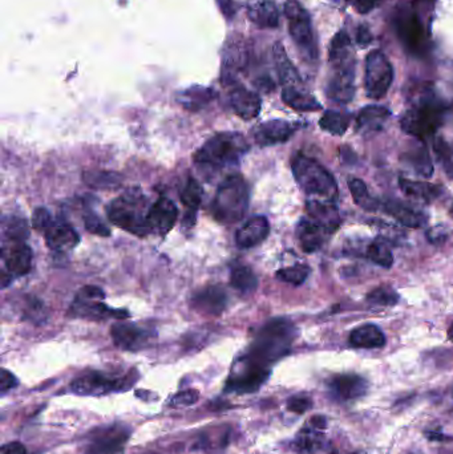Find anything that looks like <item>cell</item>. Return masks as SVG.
<instances>
[{
  "mask_svg": "<svg viewBox=\"0 0 453 454\" xmlns=\"http://www.w3.org/2000/svg\"><path fill=\"white\" fill-rule=\"evenodd\" d=\"M349 344L352 347L365 348V350L381 348L386 344V336L375 324H365V326L357 327L351 332Z\"/></svg>",
  "mask_w": 453,
  "mask_h": 454,
  "instance_id": "31",
  "label": "cell"
},
{
  "mask_svg": "<svg viewBox=\"0 0 453 454\" xmlns=\"http://www.w3.org/2000/svg\"><path fill=\"white\" fill-rule=\"evenodd\" d=\"M391 116L386 106L368 105L359 112L357 117V129L359 132H378Z\"/></svg>",
  "mask_w": 453,
  "mask_h": 454,
  "instance_id": "33",
  "label": "cell"
},
{
  "mask_svg": "<svg viewBox=\"0 0 453 454\" xmlns=\"http://www.w3.org/2000/svg\"><path fill=\"white\" fill-rule=\"evenodd\" d=\"M136 379V372L116 376V374L94 371L73 380L70 389L71 392L79 396H103L108 395V393L124 392V390L134 387Z\"/></svg>",
  "mask_w": 453,
  "mask_h": 454,
  "instance_id": "11",
  "label": "cell"
},
{
  "mask_svg": "<svg viewBox=\"0 0 453 454\" xmlns=\"http://www.w3.org/2000/svg\"><path fill=\"white\" fill-rule=\"evenodd\" d=\"M351 116L346 112L326 111L320 119L319 125L323 130L331 133V135H342L349 127Z\"/></svg>",
  "mask_w": 453,
  "mask_h": 454,
  "instance_id": "42",
  "label": "cell"
},
{
  "mask_svg": "<svg viewBox=\"0 0 453 454\" xmlns=\"http://www.w3.org/2000/svg\"><path fill=\"white\" fill-rule=\"evenodd\" d=\"M282 100L286 105L299 112H315L322 109V105L314 96L299 87L283 88Z\"/></svg>",
  "mask_w": 453,
  "mask_h": 454,
  "instance_id": "35",
  "label": "cell"
},
{
  "mask_svg": "<svg viewBox=\"0 0 453 454\" xmlns=\"http://www.w3.org/2000/svg\"><path fill=\"white\" fill-rule=\"evenodd\" d=\"M248 141L241 133H217L195 154V164L206 174H219L234 169L249 151Z\"/></svg>",
  "mask_w": 453,
  "mask_h": 454,
  "instance_id": "2",
  "label": "cell"
},
{
  "mask_svg": "<svg viewBox=\"0 0 453 454\" xmlns=\"http://www.w3.org/2000/svg\"><path fill=\"white\" fill-rule=\"evenodd\" d=\"M450 212H452V214H453V204H452V209H450Z\"/></svg>",
  "mask_w": 453,
  "mask_h": 454,
  "instance_id": "60",
  "label": "cell"
},
{
  "mask_svg": "<svg viewBox=\"0 0 453 454\" xmlns=\"http://www.w3.org/2000/svg\"><path fill=\"white\" fill-rule=\"evenodd\" d=\"M179 219V209L172 199L160 196L148 212L147 220L150 234L165 236Z\"/></svg>",
  "mask_w": 453,
  "mask_h": 454,
  "instance_id": "19",
  "label": "cell"
},
{
  "mask_svg": "<svg viewBox=\"0 0 453 454\" xmlns=\"http://www.w3.org/2000/svg\"><path fill=\"white\" fill-rule=\"evenodd\" d=\"M447 105L432 92L421 89L412 101V105L400 119V127L407 135L418 140L434 137V133L444 124Z\"/></svg>",
  "mask_w": 453,
  "mask_h": 454,
  "instance_id": "4",
  "label": "cell"
},
{
  "mask_svg": "<svg viewBox=\"0 0 453 454\" xmlns=\"http://www.w3.org/2000/svg\"><path fill=\"white\" fill-rule=\"evenodd\" d=\"M367 302L375 305H395L399 302V295L388 286L378 287L367 295Z\"/></svg>",
  "mask_w": 453,
  "mask_h": 454,
  "instance_id": "46",
  "label": "cell"
},
{
  "mask_svg": "<svg viewBox=\"0 0 453 454\" xmlns=\"http://www.w3.org/2000/svg\"><path fill=\"white\" fill-rule=\"evenodd\" d=\"M112 454H124L123 449H121V450L115 451V453Z\"/></svg>",
  "mask_w": 453,
  "mask_h": 454,
  "instance_id": "58",
  "label": "cell"
},
{
  "mask_svg": "<svg viewBox=\"0 0 453 454\" xmlns=\"http://www.w3.org/2000/svg\"><path fill=\"white\" fill-rule=\"evenodd\" d=\"M326 427L327 419L325 416H312L296 435L293 442L294 449L302 453L317 450L325 440Z\"/></svg>",
  "mask_w": 453,
  "mask_h": 454,
  "instance_id": "22",
  "label": "cell"
},
{
  "mask_svg": "<svg viewBox=\"0 0 453 454\" xmlns=\"http://www.w3.org/2000/svg\"><path fill=\"white\" fill-rule=\"evenodd\" d=\"M131 430L121 424L108 425L97 427L88 437L86 454H112L121 450L124 443L128 441Z\"/></svg>",
  "mask_w": 453,
  "mask_h": 454,
  "instance_id": "14",
  "label": "cell"
},
{
  "mask_svg": "<svg viewBox=\"0 0 453 454\" xmlns=\"http://www.w3.org/2000/svg\"><path fill=\"white\" fill-rule=\"evenodd\" d=\"M327 385L330 395L341 403L359 400L368 390L367 380L355 373L335 374L328 380Z\"/></svg>",
  "mask_w": 453,
  "mask_h": 454,
  "instance_id": "17",
  "label": "cell"
},
{
  "mask_svg": "<svg viewBox=\"0 0 453 454\" xmlns=\"http://www.w3.org/2000/svg\"><path fill=\"white\" fill-rule=\"evenodd\" d=\"M328 235L311 218H302L296 227V236L304 252H314L322 247L325 236Z\"/></svg>",
  "mask_w": 453,
  "mask_h": 454,
  "instance_id": "28",
  "label": "cell"
},
{
  "mask_svg": "<svg viewBox=\"0 0 453 454\" xmlns=\"http://www.w3.org/2000/svg\"><path fill=\"white\" fill-rule=\"evenodd\" d=\"M380 209L407 227L420 228L428 222V218L421 210L396 199H386L380 202Z\"/></svg>",
  "mask_w": 453,
  "mask_h": 454,
  "instance_id": "26",
  "label": "cell"
},
{
  "mask_svg": "<svg viewBox=\"0 0 453 454\" xmlns=\"http://www.w3.org/2000/svg\"><path fill=\"white\" fill-rule=\"evenodd\" d=\"M250 202V189L240 174H229L217 189L211 212L219 222L232 225L245 217Z\"/></svg>",
  "mask_w": 453,
  "mask_h": 454,
  "instance_id": "6",
  "label": "cell"
},
{
  "mask_svg": "<svg viewBox=\"0 0 453 454\" xmlns=\"http://www.w3.org/2000/svg\"><path fill=\"white\" fill-rule=\"evenodd\" d=\"M296 125L285 119H270L254 129V140L259 146H272L290 140Z\"/></svg>",
  "mask_w": 453,
  "mask_h": 454,
  "instance_id": "21",
  "label": "cell"
},
{
  "mask_svg": "<svg viewBox=\"0 0 453 454\" xmlns=\"http://www.w3.org/2000/svg\"><path fill=\"white\" fill-rule=\"evenodd\" d=\"M283 12L288 18L290 36L293 37L299 52L306 60H315L318 55L317 44L310 13L298 0H288L283 7Z\"/></svg>",
  "mask_w": 453,
  "mask_h": 454,
  "instance_id": "10",
  "label": "cell"
},
{
  "mask_svg": "<svg viewBox=\"0 0 453 454\" xmlns=\"http://www.w3.org/2000/svg\"><path fill=\"white\" fill-rule=\"evenodd\" d=\"M306 210L310 218L330 235L341 226V215L335 202L312 198L306 202Z\"/></svg>",
  "mask_w": 453,
  "mask_h": 454,
  "instance_id": "24",
  "label": "cell"
},
{
  "mask_svg": "<svg viewBox=\"0 0 453 454\" xmlns=\"http://www.w3.org/2000/svg\"><path fill=\"white\" fill-rule=\"evenodd\" d=\"M111 336L116 347L123 350H144L156 337V332L134 323H115L111 328Z\"/></svg>",
  "mask_w": 453,
  "mask_h": 454,
  "instance_id": "15",
  "label": "cell"
},
{
  "mask_svg": "<svg viewBox=\"0 0 453 454\" xmlns=\"http://www.w3.org/2000/svg\"><path fill=\"white\" fill-rule=\"evenodd\" d=\"M105 294L100 287L86 286L76 294L71 304L68 315L73 318L87 319V320H108V319L129 318L127 310H115L105 304Z\"/></svg>",
  "mask_w": 453,
  "mask_h": 454,
  "instance_id": "9",
  "label": "cell"
},
{
  "mask_svg": "<svg viewBox=\"0 0 453 454\" xmlns=\"http://www.w3.org/2000/svg\"><path fill=\"white\" fill-rule=\"evenodd\" d=\"M408 2H410V4L415 5V7H418V5L424 4L431 5V3H434V0H408Z\"/></svg>",
  "mask_w": 453,
  "mask_h": 454,
  "instance_id": "56",
  "label": "cell"
},
{
  "mask_svg": "<svg viewBox=\"0 0 453 454\" xmlns=\"http://www.w3.org/2000/svg\"><path fill=\"white\" fill-rule=\"evenodd\" d=\"M365 255L371 262L380 265V267L389 268L394 265V255L384 239L379 238L370 242L365 246Z\"/></svg>",
  "mask_w": 453,
  "mask_h": 454,
  "instance_id": "41",
  "label": "cell"
},
{
  "mask_svg": "<svg viewBox=\"0 0 453 454\" xmlns=\"http://www.w3.org/2000/svg\"><path fill=\"white\" fill-rule=\"evenodd\" d=\"M2 259L12 278L23 276L30 273L33 265V250L26 242H4L2 246Z\"/></svg>",
  "mask_w": 453,
  "mask_h": 454,
  "instance_id": "18",
  "label": "cell"
},
{
  "mask_svg": "<svg viewBox=\"0 0 453 454\" xmlns=\"http://www.w3.org/2000/svg\"><path fill=\"white\" fill-rule=\"evenodd\" d=\"M310 275V267L306 265H296L291 267L282 268L278 271L277 278L280 281H286V283L294 284V286H299V284L304 283Z\"/></svg>",
  "mask_w": 453,
  "mask_h": 454,
  "instance_id": "45",
  "label": "cell"
},
{
  "mask_svg": "<svg viewBox=\"0 0 453 454\" xmlns=\"http://www.w3.org/2000/svg\"><path fill=\"white\" fill-rule=\"evenodd\" d=\"M408 454H421V453H418V451H410V453Z\"/></svg>",
  "mask_w": 453,
  "mask_h": 454,
  "instance_id": "59",
  "label": "cell"
},
{
  "mask_svg": "<svg viewBox=\"0 0 453 454\" xmlns=\"http://www.w3.org/2000/svg\"><path fill=\"white\" fill-rule=\"evenodd\" d=\"M349 188L355 204H359L362 209L367 210V212H376L380 209V202L371 196L367 185L362 180L352 178L349 181Z\"/></svg>",
  "mask_w": 453,
  "mask_h": 454,
  "instance_id": "40",
  "label": "cell"
},
{
  "mask_svg": "<svg viewBox=\"0 0 453 454\" xmlns=\"http://www.w3.org/2000/svg\"><path fill=\"white\" fill-rule=\"evenodd\" d=\"M84 225H86L87 230L89 233L95 234V235L108 236L111 235L110 227L107 223L94 212H88L84 214L83 217Z\"/></svg>",
  "mask_w": 453,
  "mask_h": 454,
  "instance_id": "47",
  "label": "cell"
},
{
  "mask_svg": "<svg viewBox=\"0 0 453 454\" xmlns=\"http://www.w3.org/2000/svg\"><path fill=\"white\" fill-rule=\"evenodd\" d=\"M51 212L49 210L44 209V207H39V209L35 210L33 217V226L35 230H38L39 233H43L44 228L49 226V223L51 222L52 219Z\"/></svg>",
  "mask_w": 453,
  "mask_h": 454,
  "instance_id": "50",
  "label": "cell"
},
{
  "mask_svg": "<svg viewBox=\"0 0 453 454\" xmlns=\"http://www.w3.org/2000/svg\"><path fill=\"white\" fill-rule=\"evenodd\" d=\"M330 76L326 85V95L336 104H349L355 95V60L351 39L346 31H339L333 37L328 53Z\"/></svg>",
  "mask_w": 453,
  "mask_h": 454,
  "instance_id": "1",
  "label": "cell"
},
{
  "mask_svg": "<svg viewBox=\"0 0 453 454\" xmlns=\"http://www.w3.org/2000/svg\"><path fill=\"white\" fill-rule=\"evenodd\" d=\"M198 398H200V393L196 389H188L181 390V392L176 393V395L172 397L171 403L169 405L172 408H187V406L193 405V404L197 403Z\"/></svg>",
  "mask_w": 453,
  "mask_h": 454,
  "instance_id": "48",
  "label": "cell"
},
{
  "mask_svg": "<svg viewBox=\"0 0 453 454\" xmlns=\"http://www.w3.org/2000/svg\"><path fill=\"white\" fill-rule=\"evenodd\" d=\"M0 454H27V449L22 442L14 441V442H9L2 446Z\"/></svg>",
  "mask_w": 453,
  "mask_h": 454,
  "instance_id": "52",
  "label": "cell"
},
{
  "mask_svg": "<svg viewBox=\"0 0 453 454\" xmlns=\"http://www.w3.org/2000/svg\"><path fill=\"white\" fill-rule=\"evenodd\" d=\"M399 188L404 196L420 204H431L441 196L442 189L432 183L399 178Z\"/></svg>",
  "mask_w": 453,
  "mask_h": 454,
  "instance_id": "29",
  "label": "cell"
},
{
  "mask_svg": "<svg viewBox=\"0 0 453 454\" xmlns=\"http://www.w3.org/2000/svg\"><path fill=\"white\" fill-rule=\"evenodd\" d=\"M227 302H229V297H227L226 291L219 284L205 287L192 297L193 308L198 312L206 313V315H221L226 310Z\"/></svg>",
  "mask_w": 453,
  "mask_h": 454,
  "instance_id": "20",
  "label": "cell"
},
{
  "mask_svg": "<svg viewBox=\"0 0 453 454\" xmlns=\"http://www.w3.org/2000/svg\"><path fill=\"white\" fill-rule=\"evenodd\" d=\"M230 283L237 291L249 294L256 291L258 287V278L248 265H234L230 273Z\"/></svg>",
  "mask_w": 453,
  "mask_h": 454,
  "instance_id": "38",
  "label": "cell"
},
{
  "mask_svg": "<svg viewBox=\"0 0 453 454\" xmlns=\"http://www.w3.org/2000/svg\"><path fill=\"white\" fill-rule=\"evenodd\" d=\"M18 385H19V380L17 379V376L7 369H2L0 372V392L2 395H6L9 390L14 389Z\"/></svg>",
  "mask_w": 453,
  "mask_h": 454,
  "instance_id": "51",
  "label": "cell"
},
{
  "mask_svg": "<svg viewBox=\"0 0 453 454\" xmlns=\"http://www.w3.org/2000/svg\"><path fill=\"white\" fill-rule=\"evenodd\" d=\"M246 12L259 28L274 29L280 26V10L274 0H248Z\"/></svg>",
  "mask_w": 453,
  "mask_h": 454,
  "instance_id": "27",
  "label": "cell"
},
{
  "mask_svg": "<svg viewBox=\"0 0 453 454\" xmlns=\"http://www.w3.org/2000/svg\"><path fill=\"white\" fill-rule=\"evenodd\" d=\"M4 242H26L30 235V228L25 218L10 215L4 217Z\"/></svg>",
  "mask_w": 453,
  "mask_h": 454,
  "instance_id": "39",
  "label": "cell"
},
{
  "mask_svg": "<svg viewBox=\"0 0 453 454\" xmlns=\"http://www.w3.org/2000/svg\"><path fill=\"white\" fill-rule=\"evenodd\" d=\"M84 181L91 188L113 189L120 183V177L116 173L94 170V172L84 173Z\"/></svg>",
  "mask_w": 453,
  "mask_h": 454,
  "instance_id": "44",
  "label": "cell"
},
{
  "mask_svg": "<svg viewBox=\"0 0 453 454\" xmlns=\"http://www.w3.org/2000/svg\"><path fill=\"white\" fill-rule=\"evenodd\" d=\"M147 196L142 193V189H128L126 193L121 194L108 204V219L118 227L144 238L150 234L147 220L150 209L147 210Z\"/></svg>",
  "mask_w": 453,
  "mask_h": 454,
  "instance_id": "5",
  "label": "cell"
},
{
  "mask_svg": "<svg viewBox=\"0 0 453 454\" xmlns=\"http://www.w3.org/2000/svg\"><path fill=\"white\" fill-rule=\"evenodd\" d=\"M230 430L229 427H213L211 433H203L198 440L197 445L201 450L214 453V451H221L226 448L229 443Z\"/></svg>",
  "mask_w": 453,
  "mask_h": 454,
  "instance_id": "37",
  "label": "cell"
},
{
  "mask_svg": "<svg viewBox=\"0 0 453 454\" xmlns=\"http://www.w3.org/2000/svg\"><path fill=\"white\" fill-rule=\"evenodd\" d=\"M274 60L277 66L278 76L285 87H299L302 80L296 66L291 63L290 58L286 55L285 48L280 42L274 45Z\"/></svg>",
  "mask_w": 453,
  "mask_h": 454,
  "instance_id": "36",
  "label": "cell"
},
{
  "mask_svg": "<svg viewBox=\"0 0 453 454\" xmlns=\"http://www.w3.org/2000/svg\"><path fill=\"white\" fill-rule=\"evenodd\" d=\"M296 337V328L290 320L273 319L257 331L245 355L256 363L270 368L275 361L290 352Z\"/></svg>",
  "mask_w": 453,
  "mask_h": 454,
  "instance_id": "3",
  "label": "cell"
},
{
  "mask_svg": "<svg viewBox=\"0 0 453 454\" xmlns=\"http://www.w3.org/2000/svg\"><path fill=\"white\" fill-rule=\"evenodd\" d=\"M229 101L234 113L246 121L256 119L261 112L262 101L258 93L253 92L242 85L233 88L229 95Z\"/></svg>",
  "mask_w": 453,
  "mask_h": 454,
  "instance_id": "25",
  "label": "cell"
},
{
  "mask_svg": "<svg viewBox=\"0 0 453 454\" xmlns=\"http://www.w3.org/2000/svg\"><path fill=\"white\" fill-rule=\"evenodd\" d=\"M434 151L437 159L441 162L445 174L453 180V142H448L442 137H436L434 141Z\"/></svg>",
  "mask_w": 453,
  "mask_h": 454,
  "instance_id": "43",
  "label": "cell"
},
{
  "mask_svg": "<svg viewBox=\"0 0 453 454\" xmlns=\"http://www.w3.org/2000/svg\"><path fill=\"white\" fill-rule=\"evenodd\" d=\"M371 40H372V37H371V32L370 29H368V27L360 26L357 31V44H359L360 47L365 48L370 44Z\"/></svg>",
  "mask_w": 453,
  "mask_h": 454,
  "instance_id": "53",
  "label": "cell"
},
{
  "mask_svg": "<svg viewBox=\"0 0 453 454\" xmlns=\"http://www.w3.org/2000/svg\"><path fill=\"white\" fill-rule=\"evenodd\" d=\"M448 339L453 342V323L450 324L449 328H448Z\"/></svg>",
  "mask_w": 453,
  "mask_h": 454,
  "instance_id": "57",
  "label": "cell"
},
{
  "mask_svg": "<svg viewBox=\"0 0 453 454\" xmlns=\"http://www.w3.org/2000/svg\"><path fill=\"white\" fill-rule=\"evenodd\" d=\"M291 169L296 183L304 193L323 201L335 202L338 198L335 178L314 158L296 154L291 161Z\"/></svg>",
  "mask_w": 453,
  "mask_h": 454,
  "instance_id": "7",
  "label": "cell"
},
{
  "mask_svg": "<svg viewBox=\"0 0 453 454\" xmlns=\"http://www.w3.org/2000/svg\"><path fill=\"white\" fill-rule=\"evenodd\" d=\"M46 236V243L55 252L71 251L78 246L81 235L73 225L65 218H52L43 233Z\"/></svg>",
  "mask_w": 453,
  "mask_h": 454,
  "instance_id": "16",
  "label": "cell"
},
{
  "mask_svg": "<svg viewBox=\"0 0 453 454\" xmlns=\"http://www.w3.org/2000/svg\"><path fill=\"white\" fill-rule=\"evenodd\" d=\"M272 369L251 360L249 356L242 355L233 364L232 372L226 380L225 392L245 395L254 393L269 380Z\"/></svg>",
  "mask_w": 453,
  "mask_h": 454,
  "instance_id": "12",
  "label": "cell"
},
{
  "mask_svg": "<svg viewBox=\"0 0 453 454\" xmlns=\"http://www.w3.org/2000/svg\"><path fill=\"white\" fill-rule=\"evenodd\" d=\"M333 454H336V453H333Z\"/></svg>",
  "mask_w": 453,
  "mask_h": 454,
  "instance_id": "61",
  "label": "cell"
},
{
  "mask_svg": "<svg viewBox=\"0 0 453 454\" xmlns=\"http://www.w3.org/2000/svg\"><path fill=\"white\" fill-rule=\"evenodd\" d=\"M395 28L405 50L412 55L424 56L429 50V32L412 4L397 8Z\"/></svg>",
  "mask_w": 453,
  "mask_h": 454,
  "instance_id": "8",
  "label": "cell"
},
{
  "mask_svg": "<svg viewBox=\"0 0 453 454\" xmlns=\"http://www.w3.org/2000/svg\"><path fill=\"white\" fill-rule=\"evenodd\" d=\"M203 189L196 178H188L187 183L181 190V202L184 204L187 212H185L184 225L187 227H192L196 222L198 207L203 201Z\"/></svg>",
  "mask_w": 453,
  "mask_h": 454,
  "instance_id": "30",
  "label": "cell"
},
{
  "mask_svg": "<svg viewBox=\"0 0 453 454\" xmlns=\"http://www.w3.org/2000/svg\"><path fill=\"white\" fill-rule=\"evenodd\" d=\"M394 81V68L381 50H373L365 58V95L373 100H380L388 92Z\"/></svg>",
  "mask_w": 453,
  "mask_h": 454,
  "instance_id": "13",
  "label": "cell"
},
{
  "mask_svg": "<svg viewBox=\"0 0 453 454\" xmlns=\"http://www.w3.org/2000/svg\"><path fill=\"white\" fill-rule=\"evenodd\" d=\"M403 161L412 167L416 174L424 178L432 177L434 174V164H432L431 156H429L428 149L424 143H416L411 146L402 157Z\"/></svg>",
  "mask_w": 453,
  "mask_h": 454,
  "instance_id": "34",
  "label": "cell"
},
{
  "mask_svg": "<svg viewBox=\"0 0 453 454\" xmlns=\"http://www.w3.org/2000/svg\"><path fill=\"white\" fill-rule=\"evenodd\" d=\"M312 408V400L306 395H296L288 400V409L296 414L304 413Z\"/></svg>",
  "mask_w": 453,
  "mask_h": 454,
  "instance_id": "49",
  "label": "cell"
},
{
  "mask_svg": "<svg viewBox=\"0 0 453 454\" xmlns=\"http://www.w3.org/2000/svg\"><path fill=\"white\" fill-rule=\"evenodd\" d=\"M426 438L431 441H445L449 440V437L448 435H445L444 433L441 432V430H428V432H426Z\"/></svg>",
  "mask_w": 453,
  "mask_h": 454,
  "instance_id": "55",
  "label": "cell"
},
{
  "mask_svg": "<svg viewBox=\"0 0 453 454\" xmlns=\"http://www.w3.org/2000/svg\"><path fill=\"white\" fill-rule=\"evenodd\" d=\"M216 90L211 89V88L195 85V87L188 88V89L180 92L177 95V101L188 111L197 112L209 105L216 98Z\"/></svg>",
  "mask_w": 453,
  "mask_h": 454,
  "instance_id": "32",
  "label": "cell"
},
{
  "mask_svg": "<svg viewBox=\"0 0 453 454\" xmlns=\"http://www.w3.org/2000/svg\"><path fill=\"white\" fill-rule=\"evenodd\" d=\"M376 4H378V0H355L354 7L357 12L365 15V13L371 12Z\"/></svg>",
  "mask_w": 453,
  "mask_h": 454,
  "instance_id": "54",
  "label": "cell"
},
{
  "mask_svg": "<svg viewBox=\"0 0 453 454\" xmlns=\"http://www.w3.org/2000/svg\"><path fill=\"white\" fill-rule=\"evenodd\" d=\"M270 223L264 215L249 218L235 233V243L240 249H253L269 236Z\"/></svg>",
  "mask_w": 453,
  "mask_h": 454,
  "instance_id": "23",
  "label": "cell"
}]
</instances>
